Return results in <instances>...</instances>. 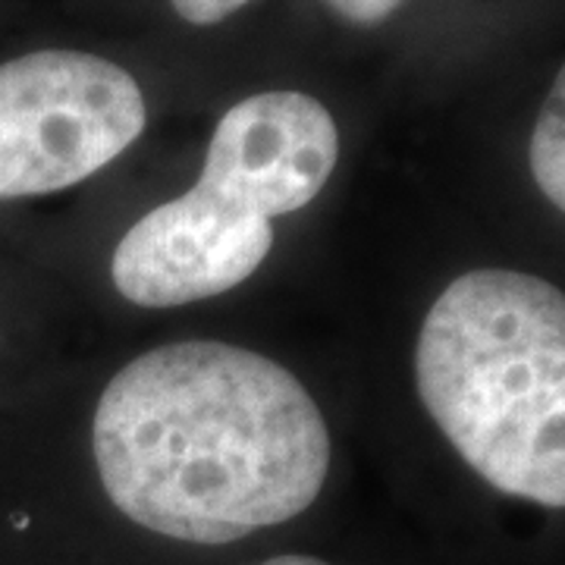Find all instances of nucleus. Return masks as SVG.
<instances>
[{"label": "nucleus", "mask_w": 565, "mask_h": 565, "mask_svg": "<svg viewBox=\"0 0 565 565\" xmlns=\"http://www.w3.org/2000/svg\"><path fill=\"white\" fill-rule=\"evenodd\" d=\"M563 92L565 79L563 73L556 76V85L546 98L544 110L537 117L534 136H531V148H527V161H531V173L541 185L550 202L559 211L565 207V120H563Z\"/></svg>", "instance_id": "nucleus-6"}, {"label": "nucleus", "mask_w": 565, "mask_h": 565, "mask_svg": "<svg viewBox=\"0 0 565 565\" xmlns=\"http://www.w3.org/2000/svg\"><path fill=\"white\" fill-rule=\"evenodd\" d=\"M327 3L333 7V13H340L343 20L355 25H377L393 10H399L405 0H327Z\"/></svg>", "instance_id": "nucleus-8"}, {"label": "nucleus", "mask_w": 565, "mask_h": 565, "mask_svg": "<svg viewBox=\"0 0 565 565\" xmlns=\"http://www.w3.org/2000/svg\"><path fill=\"white\" fill-rule=\"evenodd\" d=\"M270 248L274 223L221 189L195 182L126 230L110 277L132 305L173 308L239 286Z\"/></svg>", "instance_id": "nucleus-4"}, {"label": "nucleus", "mask_w": 565, "mask_h": 565, "mask_svg": "<svg viewBox=\"0 0 565 565\" xmlns=\"http://www.w3.org/2000/svg\"><path fill=\"white\" fill-rule=\"evenodd\" d=\"M427 415L487 484L565 505V296L519 270H471L430 305L415 349Z\"/></svg>", "instance_id": "nucleus-2"}, {"label": "nucleus", "mask_w": 565, "mask_h": 565, "mask_svg": "<svg viewBox=\"0 0 565 565\" xmlns=\"http://www.w3.org/2000/svg\"><path fill=\"white\" fill-rule=\"evenodd\" d=\"M104 493L129 522L233 544L318 500L330 434L302 381L214 340L151 349L107 384L92 427Z\"/></svg>", "instance_id": "nucleus-1"}, {"label": "nucleus", "mask_w": 565, "mask_h": 565, "mask_svg": "<svg viewBox=\"0 0 565 565\" xmlns=\"http://www.w3.org/2000/svg\"><path fill=\"white\" fill-rule=\"evenodd\" d=\"M177 17L192 25H217L226 17L239 13L252 0H170Z\"/></svg>", "instance_id": "nucleus-7"}, {"label": "nucleus", "mask_w": 565, "mask_h": 565, "mask_svg": "<svg viewBox=\"0 0 565 565\" xmlns=\"http://www.w3.org/2000/svg\"><path fill=\"white\" fill-rule=\"evenodd\" d=\"M340 154L330 110L302 92H264L233 104L217 122L199 182L255 207L267 221L321 192Z\"/></svg>", "instance_id": "nucleus-5"}, {"label": "nucleus", "mask_w": 565, "mask_h": 565, "mask_svg": "<svg viewBox=\"0 0 565 565\" xmlns=\"http://www.w3.org/2000/svg\"><path fill=\"white\" fill-rule=\"evenodd\" d=\"M139 82L88 51H32L0 63V202L88 180L139 139Z\"/></svg>", "instance_id": "nucleus-3"}, {"label": "nucleus", "mask_w": 565, "mask_h": 565, "mask_svg": "<svg viewBox=\"0 0 565 565\" xmlns=\"http://www.w3.org/2000/svg\"><path fill=\"white\" fill-rule=\"evenodd\" d=\"M255 565H330L318 559V556H302V553H286V556H270V559H264V563Z\"/></svg>", "instance_id": "nucleus-9"}]
</instances>
